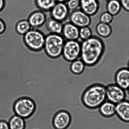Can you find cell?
Segmentation results:
<instances>
[{"instance_id": "obj_1", "label": "cell", "mask_w": 129, "mask_h": 129, "mask_svg": "<svg viewBox=\"0 0 129 129\" xmlns=\"http://www.w3.org/2000/svg\"><path fill=\"white\" fill-rule=\"evenodd\" d=\"M105 49L102 40L96 36H92L81 43L80 58L86 66H95L102 58Z\"/></svg>"}, {"instance_id": "obj_2", "label": "cell", "mask_w": 129, "mask_h": 129, "mask_svg": "<svg viewBox=\"0 0 129 129\" xmlns=\"http://www.w3.org/2000/svg\"><path fill=\"white\" fill-rule=\"evenodd\" d=\"M106 100V86L101 84L89 86L84 91L81 96L84 106L90 109L98 108Z\"/></svg>"}, {"instance_id": "obj_3", "label": "cell", "mask_w": 129, "mask_h": 129, "mask_svg": "<svg viewBox=\"0 0 129 129\" xmlns=\"http://www.w3.org/2000/svg\"><path fill=\"white\" fill-rule=\"evenodd\" d=\"M64 39L60 35L51 34L45 37L44 48L50 58L56 59L62 55Z\"/></svg>"}, {"instance_id": "obj_4", "label": "cell", "mask_w": 129, "mask_h": 129, "mask_svg": "<svg viewBox=\"0 0 129 129\" xmlns=\"http://www.w3.org/2000/svg\"><path fill=\"white\" fill-rule=\"evenodd\" d=\"M36 109L35 102L28 98H22L17 100L14 106V110L16 115L24 119L32 116Z\"/></svg>"}, {"instance_id": "obj_5", "label": "cell", "mask_w": 129, "mask_h": 129, "mask_svg": "<svg viewBox=\"0 0 129 129\" xmlns=\"http://www.w3.org/2000/svg\"><path fill=\"white\" fill-rule=\"evenodd\" d=\"M45 37L42 33L30 30L24 35V41L28 48L35 51H40L44 47Z\"/></svg>"}, {"instance_id": "obj_6", "label": "cell", "mask_w": 129, "mask_h": 129, "mask_svg": "<svg viewBox=\"0 0 129 129\" xmlns=\"http://www.w3.org/2000/svg\"><path fill=\"white\" fill-rule=\"evenodd\" d=\"M81 43L78 40L67 41L65 42L62 53L65 61L72 62L80 58Z\"/></svg>"}, {"instance_id": "obj_7", "label": "cell", "mask_w": 129, "mask_h": 129, "mask_svg": "<svg viewBox=\"0 0 129 129\" xmlns=\"http://www.w3.org/2000/svg\"><path fill=\"white\" fill-rule=\"evenodd\" d=\"M106 100L115 104L125 100L126 97L125 90L116 83L109 84L106 86Z\"/></svg>"}, {"instance_id": "obj_8", "label": "cell", "mask_w": 129, "mask_h": 129, "mask_svg": "<svg viewBox=\"0 0 129 129\" xmlns=\"http://www.w3.org/2000/svg\"><path fill=\"white\" fill-rule=\"evenodd\" d=\"M70 22L79 28L89 26L91 22V17L81 9L73 11L70 15Z\"/></svg>"}, {"instance_id": "obj_9", "label": "cell", "mask_w": 129, "mask_h": 129, "mask_svg": "<svg viewBox=\"0 0 129 129\" xmlns=\"http://www.w3.org/2000/svg\"><path fill=\"white\" fill-rule=\"evenodd\" d=\"M71 114L66 110L57 112L53 118V124L55 129H66L71 124Z\"/></svg>"}, {"instance_id": "obj_10", "label": "cell", "mask_w": 129, "mask_h": 129, "mask_svg": "<svg viewBox=\"0 0 129 129\" xmlns=\"http://www.w3.org/2000/svg\"><path fill=\"white\" fill-rule=\"evenodd\" d=\"M51 11L52 18L61 22L67 19L70 11L64 2L56 3Z\"/></svg>"}, {"instance_id": "obj_11", "label": "cell", "mask_w": 129, "mask_h": 129, "mask_svg": "<svg viewBox=\"0 0 129 129\" xmlns=\"http://www.w3.org/2000/svg\"><path fill=\"white\" fill-rule=\"evenodd\" d=\"M79 28L71 22L63 25L62 34L64 39L67 41L78 40L79 38Z\"/></svg>"}, {"instance_id": "obj_12", "label": "cell", "mask_w": 129, "mask_h": 129, "mask_svg": "<svg viewBox=\"0 0 129 129\" xmlns=\"http://www.w3.org/2000/svg\"><path fill=\"white\" fill-rule=\"evenodd\" d=\"M115 83L126 90L129 87V69L123 68L119 69L115 75Z\"/></svg>"}, {"instance_id": "obj_13", "label": "cell", "mask_w": 129, "mask_h": 129, "mask_svg": "<svg viewBox=\"0 0 129 129\" xmlns=\"http://www.w3.org/2000/svg\"><path fill=\"white\" fill-rule=\"evenodd\" d=\"M81 10L91 17L95 15L100 8L98 0H80Z\"/></svg>"}, {"instance_id": "obj_14", "label": "cell", "mask_w": 129, "mask_h": 129, "mask_svg": "<svg viewBox=\"0 0 129 129\" xmlns=\"http://www.w3.org/2000/svg\"><path fill=\"white\" fill-rule=\"evenodd\" d=\"M116 115L125 123H129V101L124 100L116 105Z\"/></svg>"}, {"instance_id": "obj_15", "label": "cell", "mask_w": 129, "mask_h": 129, "mask_svg": "<svg viewBox=\"0 0 129 129\" xmlns=\"http://www.w3.org/2000/svg\"><path fill=\"white\" fill-rule=\"evenodd\" d=\"M116 105L108 101H106L99 108V111L103 117L109 118L116 115Z\"/></svg>"}, {"instance_id": "obj_16", "label": "cell", "mask_w": 129, "mask_h": 129, "mask_svg": "<svg viewBox=\"0 0 129 129\" xmlns=\"http://www.w3.org/2000/svg\"><path fill=\"white\" fill-rule=\"evenodd\" d=\"M46 16L41 11L33 12L29 17L28 21L31 27L36 28L41 27L46 21Z\"/></svg>"}, {"instance_id": "obj_17", "label": "cell", "mask_w": 129, "mask_h": 129, "mask_svg": "<svg viewBox=\"0 0 129 129\" xmlns=\"http://www.w3.org/2000/svg\"><path fill=\"white\" fill-rule=\"evenodd\" d=\"M63 26L62 22L52 18L49 20L47 23V28L51 34L60 35Z\"/></svg>"}, {"instance_id": "obj_18", "label": "cell", "mask_w": 129, "mask_h": 129, "mask_svg": "<svg viewBox=\"0 0 129 129\" xmlns=\"http://www.w3.org/2000/svg\"><path fill=\"white\" fill-rule=\"evenodd\" d=\"M96 31L100 37L106 38L111 36L112 30L110 24L100 22L96 26Z\"/></svg>"}, {"instance_id": "obj_19", "label": "cell", "mask_w": 129, "mask_h": 129, "mask_svg": "<svg viewBox=\"0 0 129 129\" xmlns=\"http://www.w3.org/2000/svg\"><path fill=\"white\" fill-rule=\"evenodd\" d=\"M86 66L81 59H78L71 62L70 66V71L74 75L78 76L81 75L85 71Z\"/></svg>"}, {"instance_id": "obj_20", "label": "cell", "mask_w": 129, "mask_h": 129, "mask_svg": "<svg viewBox=\"0 0 129 129\" xmlns=\"http://www.w3.org/2000/svg\"><path fill=\"white\" fill-rule=\"evenodd\" d=\"M121 8V3L119 0H109L106 4L107 12L113 16L119 14Z\"/></svg>"}, {"instance_id": "obj_21", "label": "cell", "mask_w": 129, "mask_h": 129, "mask_svg": "<svg viewBox=\"0 0 129 129\" xmlns=\"http://www.w3.org/2000/svg\"><path fill=\"white\" fill-rule=\"evenodd\" d=\"M10 129H25L24 119L17 115L12 116L8 122Z\"/></svg>"}, {"instance_id": "obj_22", "label": "cell", "mask_w": 129, "mask_h": 129, "mask_svg": "<svg viewBox=\"0 0 129 129\" xmlns=\"http://www.w3.org/2000/svg\"><path fill=\"white\" fill-rule=\"evenodd\" d=\"M55 0H36V6L42 11H51L56 4Z\"/></svg>"}, {"instance_id": "obj_23", "label": "cell", "mask_w": 129, "mask_h": 129, "mask_svg": "<svg viewBox=\"0 0 129 129\" xmlns=\"http://www.w3.org/2000/svg\"><path fill=\"white\" fill-rule=\"evenodd\" d=\"M31 26L28 21L23 20L20 21L16 26V31L21 35H24L30 30Z\"/></svg>"}, {"instance_id": "obj_24", "label": "cell", "mask_w": 129, "mask_h": 129, "mask_svg": "<svg viewBox=\"0 0 129 129\" xmlns=\"http://www.w3.org/2000/svg\"><path fill=\"white\" fill-rule=\"evenodd\" d=\"M92 36V31L89 26L79 28V37L82 41L88 40Z\"/></svg>"}, {"instance_id": "obj_25", "label": "cell", "mask_w": 129, "mask_h": 129, "mask_svg": "<svg viewBox=\"0 0 129 129\" xmlns=\"http://www.w3.org/2000/svg\"><path fill=\"white\" fill-rule=\"evenodd\" d=\"M113 20V16L107 12L103 13L100 18V22L108 24H111Z\"/></svg>"}, {"instance_id": "obj_26", "label": "cell", "mask_w": 129, "mask_h": 129, "mask_svg": "<svg viewBox=\"0 0 129 129\" xmlns=\"http://www.w3.org/2000/svg\"><path fill=\"white\" fill-rule=\"evenodd\" d=\"M66 4L69 10L75 11L80 7V0H68Z\"/></svg>"}, {"instance_id": "obj_27", "label": "cell", "mask_w": 129, "mask_h": 129, "mask_svg": "<svg viewBox=\"0 0 129 129\" xmlns=\"http://www.w3.org/2000/svg\"><path fill=\"white\" fill-rule=\"evenodd\" d=\"M121 7L125 11L129 12V0H120Z\"/></svg>"}, {"instance_id": "obj_28", "label": "cell", "mask_w": 129, "mask_h": 129, "mask_svg": "<svg viewBox=\"0 0 129 129\" xmlns=\"http://www.w3.org/2000/svg\"><path fill=\"white\" fill-rule=\"evenodd\" d=\"M0 129H10L8 123L4 121H0Z\"/></svg>"}, {"instance_id": "obj_29", "label": "cell", "mask_w": 129, "mask_h": 129, "mask_svg": "<svg viewBox=\"0 0 129 129\" xmlns=\"http://www.w3.org/2000/svg\"><path fill=\"white\" fill-rule=\"evenodd\" d=\"M6 29L5 24L3 20L0 18V35L2 34L5 32Z\"/></svg>"}, {"instance_id": "obj_30", "label": "cell", "mask_w": 129, "mask_h": 129, "mask_svg": "<svg viewBox=\"0 0 129 129\" xmlns=\"http://www.w3.org/2000/svg\"><path fill=\"white\" fill-rule=\"evenodd\" d=\"M5 2L4 0H0V12L4 8Z\"/></svg>"}, {"instance_id": "obj_31", "label": "cell", "mask_w": 129, "mask_h": 129, "mask_svg": "<svg viewBox=\"0 0 129 129\" xmlns=\"http://www.w3.org/2000/svg\"><path fill=\"white\" fill-rule=\"evenodd\" d=\"M56 2H67L68 0H55Z\"/></svg>"}, {"instance_id": "obj_32", "label": "cell", "mask_w": 129, "mask_h": 129, "mask_svg": "<svg viewBox=\"0 0 129 129\" xmlns=\"http://www.w3.org/2000/svg\"><path fill=\"white\" fill-rule=\"evenodd\" d=\"M126 90L127 91L128 93V94L129 95V87H128V88L127 89V90Z\"/></svg>"}, {"instance_id": "obj_33", "label": "cell", "mask_w": 129, "mask_h": 129, "mask_svg": "<svg viewBox=\"0 0 129 129\" xmlns=\"http://www.w3.org/2000/svg\"><path fill=\"white\" fill-rule=\"evenodd\" d=\"M128 68L129 69V62L128 63Z\"/></svg>"}]
</instances>
